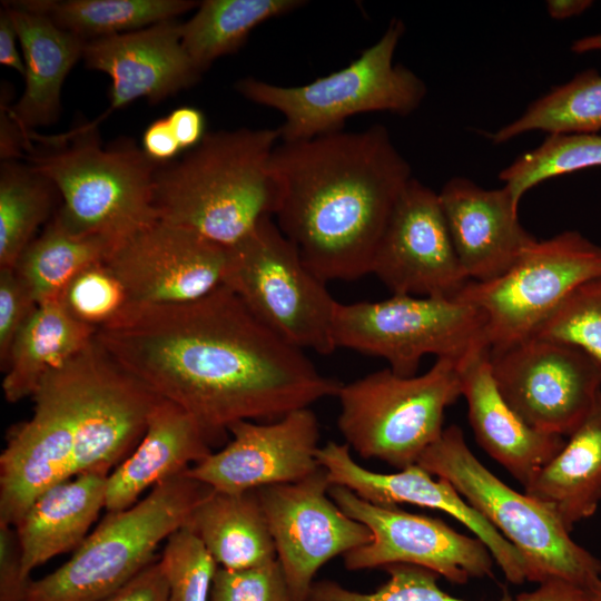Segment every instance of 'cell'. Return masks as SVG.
Returning a JSON list of instances; mask_svg holds the SVG:
<instances>
[{
	"label": "cell",
	"instance_id": "1",
	"mask_svg": "<svg viewBox=\"0 0 601 601\" xmlns=\"http://www.w3.org/2000/svg\"><path fill=\"white\" fill-rule=\"evenodd\" d=\"M97 343L157 396L189 413L210 444L240 421H275L336 396L341 383L221 285L193 302L132 306Z\"/></svg>",
	"mask_w": 601,
	"mask_h": 601
},
{
	"label": "cell",
	"instance_id": "2",
	"mask_svg": "<svg viewBox=\"0 0 601 601\" xmlns=\"http://www.w3.org/2000/svg\"><path fill=\"white\" fill-rule=\"evenodd\" d=\"M278 190L274 220L325 283L371 274L373 257L410 164L386 127L279 141L269 162Z\"/></svg>",
	"mask_w": 601,
	"mask_h": 601
},
{
	"label": "cell",
	"instance_id": "3",
	"mask_svg": "<svg viewBox=\"0 0 601 601\" xmlns=\"http://www.w3.org/2000/svg\"><path fill=\"white\" fill-rule=\"evenodd\" d=\"M278 128L207 132L181 159L159 164L154 207L158 220L231 247L275 215L278 190L270 173Z\"/></svg>",
	"mask_w": 601,
	"mask_h": 601
},
{
	"label": "cell",
	"instance_id": "4",
	"mask_svg": "<svg viewBox=\"0 0 601 601\" xmlns=\"http://www.w3.org/2000/svg\"><path fill=\"white\" fill-rule=\"evenodd\" d=\"M30 138L51 148L24 158L56 185L61 204L55 215L72 231L116 246L158 220L154 187L159 164L132 139L104 146L98 128L86 124L51 136L32 131Z\"/></svg>",
	"mask_w": 601,
	"mask_h": 601
},
{
	"label": "cell",
	"instance_id": "5",
	"mask_svg": "<svg viewBox=\"0 0 601 601\" xmlns=\"http://www.w3.org/2000/svg\"><path fill=\"white\" fill-rule=\"evenodd\" d=\"M405 32L393 19L380 39L346 67L299 86H280L254 77L235 83L245 99L278 111L280 141H299L343 130L345 121L366 112L407 116L423 102L425 82L394 55Z\"/></svg>",
	"mask_w": 601,
	"mask_h": 601
},
{
	"label": "cell",
	"instance_id": "6",
	"mask_svg": "<svg viewBox=\"0 0 601 601\" xmlns=\"http://www.w3.org/2000/svg\"><path fill=\"white\" fill-rule=\"evenodd\" d=\"M211 491L183 472L132 506L107 512L66 563L31 580L23 601H98L112 593L158 558V545Z\"/></svg>",
	"mask_w": 601,
	"mask_h": 601
},
{
	"label": "cell",
	"instance_id": "7",
	"mask_svg": "<svg viewBox=\"0 0 601 601\" xmlns=\"http://www.w3.org/2000/svg\"><path fill=\"white\" fill-rule=\"evenodd\" d=\"M417 464L449 481L520 552L528 581L559 578L588 589L601 578L600 560L572 540L555 512L487 470L469 449L457 425L444 428Z\"/></svg>",
	"mask_w": 601,
	"mask_h": 601
},
{
	"label": "cell",
	"instance_id": "8",
	"mask_svg": "<svg viewBox=\"0 0 601 601\" xmlns=\"http://www.w3.org/2000/svg\"><path fill=\"white\" fill-rule=\"evenodd\" d=\"M462 396L459 365L436 358L421 375L391 368L342 384L337 426L361 457L403 470L417 464L443 432L446 407Z\"/></svg>",
	"mask_w": 601,
	"mask_h": 601
},
{
	"label": "cell",
	"instance_id": "9",
	"mask_svg": "<svg viewBox=\"0 0 601 601\" xmlns=\"http://www.w3.org/2000/svg\"><path fill=\"white\" fill-rule=\"evenodd\" d=\"M223 285L290 345L321 355L336 349L333 325L338 302L273 217L229 247Z\"/></svg>",
	"mask_w": 601,
	"mask_h": 601
},
{
	"label": "cell",
	"instance_id": "10",
	"mask_svg": "<svg viewBox=\"0 0 601 601\" xmlns=\"http://www.w3.org/2000/svg\"><path fill=\"white\" fill-rule=\"evenodd\" d=\"M336 348L382 357L401 376H414L422 358L434 355L460 364L489 348L485 317L457 297L392 295L377 302L338 303Z\"/></svg>",
	"mask_w": 601,
	"mask_h": 601
},
{
	"label": "cell",
	"instance_id": "11",
	"mask_svg": "<svg viewBox=\"0 0 601 601\" xmlns=\"http://www.w3.org/2000/svg\"><path fill=\"white\" fill-rule=\"evenodd\" d=\"M601 276V246L577 230L535 240L503 275L456 296L485 317L489 349L531 337L580 284Z\"/></svg>",
	"mask_w": 601,
	"mask_h": 601
},
{
	"label": "cell",
	"instance_id": "12",
	"mask_svg": "<svg viewBox=\"0 0 601 601\" xmlns=\"http://www.w3.org/2000/svg\"><path fill=\"white\" fill-rule=\"evenodd\" d=\"M489 354L500 393L540 432L569 436L601 393V370L577 347L531 336Z\"/></svg>",
	"mask_w": 601,
	"mask_h": 601
},
{
	"label": "cell",
	"instance_id": "13",
	"mask_svg": "<svg viewBox=\"0 0 601 601\" xmlns=\"http://www.w3.org/2000/svg\"><path fill=\"white\" fill-rule=\"evenodd\" d=\"M31 397V417L10 428L0 455V524L14 526L39 495L72 477L76 356L49 372Z\"/></svg>",
	"mask_w": 601,
	"mask_h": 601
},
{
	"label": "cell",
	"instance_id": "14",
	"mask_svg": "<svg viewBox=\"0 0 601 601\" xmlns=\"http://www.w3.org/2000/svg\"><path fill=\"white\" fill-rule=\"evenodd\" d=\"M328 493L372 533L367 544L343 555L349 571L411 564L459 584L492 574L494 559L476 536L461 534L439 519L373 504L344 486L332 485Z\"/></svg>",
	"mask_w": 601,
	"mask_h": 601
},
{
	"label": "cell",
	"instance_id": "15",
	"mask_svg": "<svg viewBox=\"0 0 601 601\" xmlns=\"http://www.w3.org/2000/svg\"><path fill=\"white\" fill-rule=\"evenodd\" d=\"M322 467L293 483L256 490L293 601H307L317 571L367 544L372 533L333 501Z\"/></svg>",
	"mask_w": 601,
	"mask_h": 601
},
{
	"label": "cell",
	"instance_id": "16",
	"mask_svg": "<svg viewBox=\"0 0 601 601\" xmlns=\"http://www.w3.org/2000/svg\"><path fill=\"white\" fill-rule=\"evenodd\" d=\"M371 274L392 295L454 298L470 279L457 258L439 193L412 177L390 215Z\"/></svg>",
	"mask_w": 601,
	"mask_h": 601
},
{
	"label": "cell",
	"instance_id": "17",
	"mask_svg": "<svg viewBox=\"0 0 601 601\" xmlns=\"http://www.w3.org/2000/svg\"><path fill=\"white\" fill-rule=\"evenodd\" d=\"M77 426L72 477L110 474L138 445L160 398L96 341L77 355Z\"/></svg>",
	"mask_w": 601,
	"mask_h": 601
},
{
	"label": "cell",
	"instance_id": "18",
	"mask_svg": "<svg viewBox=\"0 0 601 601\" xmlns=\"http://www.w3.org/2000/svg\"><path fill=\"white\" fill-rule=\"evenodd\" d=\"M229 247L160 220L118 243L107 265L134 306L201 298L224 284Z\"/></svg>",
	"mask_w": 601,
	"mask_h": 601
},
{
	"label": "cell",
	"instance_id": "19",
	"mask_svg": "<svg viewBox=\"0 0 601 601\" xmlns=\"http://www.w3.org/2000/svg\"><path fill=\"white\" fill-rule=\"evenodd\" d=\"M228 432L231 440L221 450L185 471L214 491L243 493L293 483L322 469L319 424L309 407L269 423L240 421Z\"/></svg>",
	"mask_w": 601,
	"mask_h": 601
},
{
	"label": "cell",
	"instance_id": "20",
	"mask_svg": "<svg viewBox=\"0 0 601 601\" xmlns=\"http://www.w3.org/2000/svg\"><path fill=\"white\" fill-rule=\"evenodd\" d=\"M317 461L332 485L344 486L367 502L383 506L408 503L447 513L486 545L508 581H528L520 552L445 479H434L418 464L388 474L367 470L353 460L346 443L333 441L318 449Z\"/></svg>",
	"mask_w": 601,
	"mask_h": 601
},
{
	"label": "cell",
	"instance_id": "21",
	"mask_svg": "<svg viewBox=\"0 0 601 601\" xmlns=\"http://www.w3.org/2000/svg\"><path fill=\"white\" fill-rule=\"evenodd\" d=\"M88 69L109 76L110 105L92 121L98 125L137 99L151 104L188 89L200 79L181 41V22L165 20L135 31L87 41L82 55Z\"/></svg>",
	"mask_w": 601,
	"mask_h": 601
},
{
	"label": "cell",
	"instance_id": "22",
	"mask_svg": "<svg viewBox=\"0 0 601 601\" xmlns=\"http://www.w3.org/2000/svg\"><path fill=\"white\" fill-rule=\"evenodd\" d=\"M439 197L461 267L472 282L503 275L536 240L521 225L519 205L505 186L485 189L453 177Z\"/></svg>",
	"mask_w": 601,
	"mask_h": 601
},
{
	"label": "cell",
	"instance_id": "23",
	"mask_svg": "<svg viewBox=\"0 0 601 601\" xmlns=\"http://www.w3.org/2000/svg\"><path fill=\"white\" fill-rule=\"evenodd\" d=\"M459 365L462 396L479 445L525 489L558 454L563 436L531 427L500 393L489 348H481Z\"/></svg>",
	"mask_w": 601,
	"mask_h": 601
},
{
	"label": "cell",
	"instance_id": "24",
	"mask_svg": "<svg viewBox=\"0 0 601 601\" xmlns=\"http://www.w3.org/2000/svg\"><path fill=\"white\" fill-rule=\"evenodd\" d=\"M210 446L189 413L160 397L138 445L108 475L105 509L115 512L132 506L146 490L204 460Z\"/></svg>",
	"mask_w": 601,
	"mask_h": 601
},
{
	"label": "cell",
	"instance_id": "25",
	"mask_svg": "<svg viewBox=\"0 0 601 601\" xmlns=\"http://www.w3.org/2000/svg\"><path fill=\"white\" fill-rule=\"evenodd\" d=\"M14 22L24 62V90L9 114L24 138L36 127L55 124L61 112V88L82 59L86 41L59 28L47 16L4 2Z\"/></svg>",
	"mask_w": 601,
	"mask_h": 601
},
{
	"label": "cell",
	"instance_id": "26",
	"mask_svg": "<svg viewBox=\"0 0 601 601\" xmlns=\"http://www.w3.org/2000/svg\"><path fill=\"white\" fill-rule=\"evenodd\" d=\"M108 474L89 472L62 481L39 495L16 530L24 574L48 560L77 549L106 505Z\"/></svg>",
	"mask_w": 601,
	"mask_h": 601
},
{
	"label": "cell",
	"instance_id": "27",
	"mask_svg": "<svg viewBox=\"0 0 601 601\" xmlns=\"http://www.w3.org/2000/svg\"><path fill=\"white\" fill-rule=\"evenodd\" d=\"M525 493L551 508L571 532L601 503V393L558 454Z\"/></svg>",
	"mask_w": 601,
	"mask_h": 601
},
{
	"label": "cell",
	"instance_id": "28",
	"mask_svg": "<svg viewBox=\"0 0 601 601\" xmlns=\"http://www.w3.org/2000/svg\"><path fill=\"white\" fill-rule=\"evenodd\" d=\"M96 333L71 317L58 300L38 305L11 344L3 367L4 398L17 403L32 396L41 380L85 349Z\"/></svg>",
	"mask_w": 601,
	"mask_h": 601
},
{
	"label": "cell",
	"instance_id": "29",
	"mask_svg": "<svg viewBox=\"0 0 601 601\" xmlns=\"http://www.w3.org/2000/svg\"><path fill=\"white\" fill-rule=\"evenodd\" d=\"M186 526L201 540L219 568L239 570L277 559L256 490H213L194 509Z\"/></svg>",
	"mask_w": 601,
	"mask_h": 601
},
{
	"label": "cell",
	"instance_id": "30",
	"mask_svg": "<svg viewBox=\"0 0 601 601\" xmlns=\"http://www.w3.org/2000/svg\"><path fill=\"white\" fill-rule=\"evenodd\" d=\"M302 0H205L181 22V41L204 72L218 58L236 52L262 23L290 13Z\"/></svg>",
	"mask_w": 601,
	"mask_h": 601
},
{
	"label": "cell",
	"instance_id": "31",
	"mask_svg": "<svg viewBox=\"0 0 601 601\" xmlns=\"http://www.w3.org/2000/svg\"><path fill=\"white\" fill-rule=\"evenodd\" d=\"M114 247L105 237L72 231L53 215L13 268L40 305L58 300L62 289L81 269L105 260Z\"/></svg>",
	"mask_w": 601,
	"mask_h": 601
},
{
	"label": "cell",
	"instance_id": "32",
	"mask_svg": "<svg viewBox=\"0 0 601 601\" xmlns=\"http://www.w3.org/2000/svg\"><path fill=\"white\" fill-rule=\"evenodd\" d=\"M17 6L42 13L59 28L90 41L177 19L196 9L191 0H24Z\"/></svg>",
	"mask_w": 601,
	"mask_h": 601
},
{
	"label": "cell",
	"instance_id": "33",
	"mask_svg": "<svg viewBox=\"0 0 601 601\" xmlns=\"http://www.w3.org/2000/svg\"><path fill=\"white\" fill-rule=\"evenodd\" d=\"M61 203L56 185L29 162L6 160L0 166V268H13L51 219Z\"/></svg>",
	"mask_w": 601,
	"mask_h": 601
},
{
	"label": "cell",
	"instance_id": "34",
	"mask_svg": "<svg viewBox=\"0 0 601 601\" xmlns=\"http://www.w3.org/2000/svg\"><path fill=\"white\" fill-rule=\"evenodd\" d=\"M601 129V73L591 68L553 87L525 111L491 135L494 144L506 142L529 131L598 134Z\"/></svg>",
	"mask_w": 601,
	"mask_h": 601
},
{
	"label": "cell",
	"instance_id": "35",
	"mask_svg": "<svg viewBox=\"0 0 601 601\" xmlns=\"http://www.w3.org/2000/svg\"><path fill=\"white\" fill-rule=\"evenodd\" d=\"M592 167H601V135L550 134L541 145L516 157L499 178L519 205L536 185Z\"/></svg>",
	"mask_w": 601,
	"mask_h": 601
},
{
	"label": "cell",
	"instance_id": "36",
	"mask_svg": "<svg viewBox=\"0 0 601 601\" xmlns=\"http://www.w3.org/2000/svg\"><path fill=\"white\" fill-rule=\"evenodd\" d=\"M58 302L76 321L97 331L118 322L134 306L122 282L105 260L81 269Z\"/></svg>",
	"mask_w": 601,
	"mask_h": 601
},
{
	"label": "cell",
	"instance_id": "37",
	"mask_svg": "<svg viewBox=\"0 0 601 601\" xmlns=\"http://www.w3.org/2000/svg\"><path fill=\"white\" fill-rule=\"evenodd\" d=\"M532 336L577 347L601 370V276L575 287Z\"/></svg>",
	"mask_w": 601,
	"mask_h": 601
},
{
	"label": "cell",
	"instance_id": "38",
	"mask_svg": "<svg viewBox=\"0 0 601 601\" xmlns=\"http://www.w3.org/2000/svg\"><path fill=\"white\" fill-rule=\"evenodd\" d=\"M168 584V601H209L218 564L188 526L175 531L159 556Z\"/></svg>",
	"mask_w": 601,
	"mask_h": 601
},
{
	"label": "cell",
	"instance_id": "39",
	"mask_svg": "<svg viewBox=\"0 0 601 601\" xmlns=\"http://www.w3.org/2000/svg\"><path fill=\"white\" fill-rule=\"evenodd\" d=\"M383 569L387 580L373 592H357L334 581H321L313 584L307 601H465L441 590L439 574L431 570L411 564Z\"/></svg>",
	"mask_w": 601,
	"mask_h": 601
},
{
	"label": "cell",
	"instance_id": "40",
	"mask_svg": "<svg viewBox=\"0 0 601 601\" xmlns=\"http://www.w3.org/2000/svg\"><path fill=\"white\" fill-rule=\"evenodd\" d=\"M209 601H293L279 562L217 569Z\"/></svg>",
	"mask_w": 601,
	"mask_h": 601
},
{
	"label": "cell",
	"instance_id": "41",
	"mask_svg": "<svg viewBox=\"0 0 601 601\" xmlns=\"http://www.w3.org/2000/svg\"><path fill=\"white\" fill-rule=\"evenodd\" d=\"M38 304L14 268H0V362L3 370L11 344Z\"/></svg>",
	"mask_w": 601,
	"mask_h": 601
},
{
	"label": "cell",
	"instance_id": "42",
	"mask_svg": "<svg viewBox=\"0 0 601 601\" xmlns=\"http://www.w3.org/2000/svg\"><path fill=\"white\" fill-rule=\"evenodd\" d=\"M30 582L16 528L0 524V601H23Z\"/></svg>",
	"mask_w": 601,
	"mask_h": 601
},
{
	"label": "cell",
	"instance_id": "43",
	"mask_svg": "<svg viewBox=\"0 0 601 601\" xmlns=\"http://www.w3.org/2000/svg\"><path fill=\"white\" fill-rule=\"evenodd\" d=\"M98 601H168V584L159 556L122 587Z\"/></svg>",
	"mask_w": 601,
	"mask_h": 601
},
{
	"label": "cell",
	"instance_id": "44",
	"mask_svg": "<svg viewBox=\"0 0 601 601\" xmlns=\"http://www.w3.org/2000/svg\"><path fill=\"white\" fill-rule=\"evenodd\" d=\"M141 148L157 164L169 162L181 151L167 117L154 120L145 129Z\"/></svg>",
	"mask_w": 601,
	"mask_h": 601
},
{
	"label": "cell",
	"instance_id": "45",
	"mask_svg": "<svg viewBox=\"0 0 601 601\" xmlns=\"http://www.w3.org/2000/svg\"><path fill=\"white\" fill-rule=\"evenodd\" d=\"M181 150L196 147L207 134L204 114L194 107H178L167 116Z\"/></svg>",
	"mask_w": 601,
	"mask_h": 601
},
{
	"label": "cell",
	"instance_id": "46",
	"mask_svg": "<svg viewBox=\"0 0 601 601\" xmlns=\"http://www.w3.org/2000/svg\"><path fill=\"white\" fill-rule=\"evenodd\" d=\"M499 601H589L588 590L573 582L552 578L540 583L534 591L512 599L508 595Z\"/></svg>",
	"mask_w": 601,
	"mask_h": 601
},
{
	"label": "cell",
	"instance_id": "47",
	"mask_svg": "<svg viewBox=\"0 0 601 601\" xmlns=\"http://www.w3.org/2000/svg\"><path fill=\"white\" fill-rule=\"evenodd\" d=\"M18 32L6 3L0 9V63L24 75V62L18 51Z\"/></svg>",
	"mask_w": 601,
	"mask_h": 601
},
{
	"label": "cell",
	"instance_id": "48",
	"mask_svg": "<svg viewBox=\"0 0 601 601\" xmlns=\"http://www.w3.org/2000/svg\"><path fill=\"white\" fill-rule=\"evenodd\" d=\"M592 4L591 0H550L546 2V8L550 17L564 20L582 14Z\"/></svg>",
	"mask_w": 601,
	"mask_h": 601
},
{
	"label": "cell",
	"instance_id": "49",
	"mask_svg": "<svg viewBox=\"0 0 601 601\" xmlns=\"http://www.w3.org/2000/svg\"><path fill=\"white\" fill-rule=\"evenodd\" d=\"M571 51L578 55L601 51V33L590 35L574 40Z\"/></svg>",
	"mask_w": 601,
	"mask_h": 601
},
{
	"label": "cell",
	"instance_id": "50",
	"mask_svg": "<svg viewBox=\"0 0 601 601\" xmlns=\"http://www.w3.org/2000/svg\"><path fill=\"white\" fill-rule=\"evenodd\" d=\"M587 590L589 601H601V578L594 581Z\"/></svg>",
	"mask_w": 601,
	"mask_h": 601
}]
</instances>
